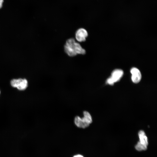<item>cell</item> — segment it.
<instances>
[{"mask_svg":"<svg viewBox=\"0 0 157 157\" xmlns=\"http://www.w3.org/2000/svg\"><path fill=\"white\" fill-rule=\"evenodd\" d=\"M123 74V71L120 69H116L111 74V76L107 80L106 83L109 85H113L118 81L122 77Z\"/></svg>","mask_w":157,"mask_h":157,"instance_id":"cell-4","label":"cell"},{"mask_svg":"<svg viewBox=\"0 0 157 157\" xmlns=\"http://www.w3.org/2000/svg\"><path fill=\"white\" fill-rule=\"evenodd\" d=\"M11 86L20 90H25L28 86V82L25 79H13L10 82Z\"/></svg>","mask_w":157,"mask_h":157,"instance_id":"cell-5","label":"cell"},{"mask_svg":"<svg viewBox=\"0 0 157 157\" xmlns=\"http://www.w3.org/2000/svg\"><path fill=\"white\" fill-rule=\"evenodd\" d=\"M88 35V34L87 31L83 28H79L77 29L75 34L76 40L80 42L85 41Z\"/></svg>","mask_w":157,"mask_h":157,"instance_id":"cell-6","label":"cell"},{"mask_svg":"<svg viewBox=\"0 0 157 157\" xmlns=\"http://www.w3.org/2000/svg\"><path fill=\"white\" fill-rule=\"evenodd\" d=\"M3 2V0H0V8H1L2 6Z\"/></svg>","mask_w":157,"mask_h":157,"instance_id":"cell-8","label":"cell"},{"mask_svg":"<svg viewBox=\"0 0 157 157\" xmlns=\"http://www.w3.org/2000/svg\"><path fill=\"white\" fill-rule=\"evenodd\" d=\"M73 157H83V156L81 155H77L74 156Z\"/></svg>","mask_w":157,"mask_h":157,"instance_id":"cell-9","label":"cell"},{"mask_svg":"<svg viewBox=\"0 0 157 157\" xmlns=\"http://www.w3.org/2000/svg\"><path fill=\"white\" fill-rule=\"evenodd\" d=\"M130 72L132 81L135 83H139L141 78V74L139 70L136 68L133 67L131 69Z\"/></svg>","mask_w":157,"mask_h":157,"instance_id":"cell-7","label":"cell"},{"mask_svg":"<svg viewBox=\"0 0 157 157\" xmlns=\"http://www.w3.org/2000/svg\"><path fill=\"white\" fill-rule=\"evenodd\" d=\"M82 117L77 115L74 118V122L76 126L80 128L85 129L89 126L92 122V118L88 111L85 110L83 113Z\"/></svg>","mask_w":157,"mask_h":157,"instance_id":"cell-2","label":"cell"},{"mask_svg":"<svg viewBox=\"0 0 157 157\" xmlns=\"http://www.w3.org/2000/svg\"><path fill=\"white\" fill-rule=\"evenodd\" d=\"M139 141L135 147V149L139 151L146 150L148 145V138L144 131H140L138 133Z\"/></svg>","mask_w":157,"mask_h":157,"instance_id":"cell-3","label":"cell"},{"mask_svg":"<svg viewBox=\"0 0 157 157\" xmlns=\"http://www.w3.org/2000/svg\"><path fill=\"white\" fill-rule=\"evenodd\" d=\"M64 49L65 52L70 57L75 56L78 54L84 55L86 53L85 50L79 43L76 42L73 38H69L66 41Z\"/></svg>","mask_w":157,"mask_h":157,"instance_id":"cell-1","label":"cell"}]
</instances>
